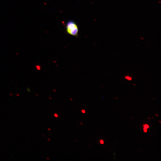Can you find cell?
I'll use <instances>...</instances> for the list:
<instances>
[{"instance_id": "8992f818", "label": "cell", "mask_w": 161, "mask_h": 161, "mask_svg": "<svg viewBox=\"0 0 161 161\" xmlns=\"http://www.w3.org/2000/svg\"><path fill=\"white\" fill-rule=\"evenodd\" d=\"M100 143L101 144H103L104 143V141L103 140H101L100 141Z\"/></svg>"}, {"instance_id": "5bb4252c", "label": "cell", "mask_w": 161, "mask_h": 161, "mask_svg": "<svg viewBox=\"0 0 161 161\" xmlns=\"http://www.w3.org/2000/svg\"><path fill=\"white\" fill-rule=\"evenodd\" d=\"M48 129V130H50V129Z\"/></svg>"}, {"instance_id": "8fae6325", "label": "cell", "mask_w": 161, "mask_h": 161, "mask_svg": "<svg viewBox=\"0 0 161 161\" xmlns=\"http://www.w3.org/2000/svg\"><path fill=\"white\" fill-rule=\"evenodd\" d=\"M148 119H151V118H149V117H148Z\"/></svg>"}, {"instance_id": "4fadbf2b", "label": "cell", "mask_w": 161, "mask_h": 161, "mask_svg": "<svg viewBox=\"0 0 161 161\" xmlns=\"http://www.w3.org/2000/svg\"><path fill=\"white\" fill-rule=\"evenodd\" d=\"M159 122H160V123H161V122L160 121H159Z\"/></svg>"}, {"instance_id": "52a82bcc", "label": "cell", "mask_w": 161, "mask_h": 161, "mask_svg": "<svg viewBox=\"0 0 161 161\" xmlns=\"http://www.w3.org/2000/svg\"><path fill=\"white\" fill-rule=\"evenodd\" d=\"M81 112H82V113H85V110H82Z\"/></svg>"}, {"instance_id": "6da1fadb", "label": "cell", "mask_w": 161, "mask_h": 161, "mask_svg": "<svg viewBox=\"0 0 161 161\" xmlns=\"http://www.w3.org/2000/svg\"><path fill=\"white\" fill-rule=\"evenodd\" d=\"M66 32L71 35L78 37V29L76 23L73 20L68 21L66 24Z\"/></svg>"}, {"instance_id": "7a4b0ae2", "label": "cell", "mask_w": 161, "mask_h": 161, "mask_svg": "<svg viewBox=\"0 0 161 161\" xmlns=\"http://www.w3.org/2000/svg\"><path fill=\"white\" fill-rule=\"evenodd\" d=\"M125 78L128 80H132V78L129 76H126L125 77Z\"/></svg>"}, {"instance_id": "30bf717a", "label": "cell", "mask_w": 161, "mask_h": 161, "mask_svg": "<svg viewBox=\"0 0 161 161\" xmlns=\"http://www.w3.org/2000/svg\"><path fill=\"white\" fill-rule=\"evenodd\" d=\"M155 115L156 116H157V117H158V116H159V115H157V114H155Z\"/></svg>"}, {"instance_id": "9c48e42d", "label": "cell", "mask_w": 161, "mask_h": 161, "mask_svg": "<svg viewBox=\"0 0 161 161\" xmlns=\"http://www.w3.org/2000/svg\"><path fill=\"white\" fill-rule=\"evenodd\" d=\"M140 39L141 40H143L144 39V38L143 37H140Z\"/></svg>"}, {"instance_id": "3957f363", "label": "cell", "mask_w": 161, "mask_h": 161, "mask_svg": "<svg viewBox=\"0 0 161 161\" xmlns=\"http://www.w3.org/2000/svg\"><path fill=\"white\" fill-rule=\"evenodd\" d=\"M143 126L144 128H146L147 129L149 127V125L146 124L144 125Z\"/></svg>"}, {"instance_id": "7c38bea8", "label": "cell", "mask_w": 161, "mask_h": 161, "mask_svg": "<svg viewBox=\"0 0 161 161\" xmlns=\"http://www.w3.org/2000/svg\"><path fill=\"white\" fill-rule=\"evenodd\" d=\"M158 2L159 3H161V2L160 1H158Z\"/></svg>"}, {"instance_id": "ba28073f", "label": "cell", "mask_w": 161, "mask_h": 161, "mask_svg": "<svg viewBox=\"0 0 161 161\" xmlns=\"http://www.w3.org/2000/svg\"><path fill=\"white\" fill-rule=\"evenodd\" d=\"M54 116L56 117H58V114H54Z\"/></svg>"}, {"instance_id": "277c9868", "label": "cell", "mask_w": 161, "mask_h": 161, "mask_svg": "<svg viewBox=\"0 0 161 161\" xmlns=\"http://www.w3.org/2000/svg\"><path fill=\"white\" fill-rule=\"evenodd\" d=\"M147 129L144 128H143V131L145 132H146L147 131Z\"/></svg>"}, {"instance_id": "5b68a950", "label": "cell", "mask_w": 161, "mask_h": 161, "mask_svg": "<svg viewBox=\"0 0 161 161\" xmlns=\"http://www.w3.org/2000/svg\"><path fill=\"white\" fill-rule=\"evenodd\" d=\"M36 68L37 69L39 70H40V66H38V65H37L36 66Z\"/></svg>"}]
</instances>
